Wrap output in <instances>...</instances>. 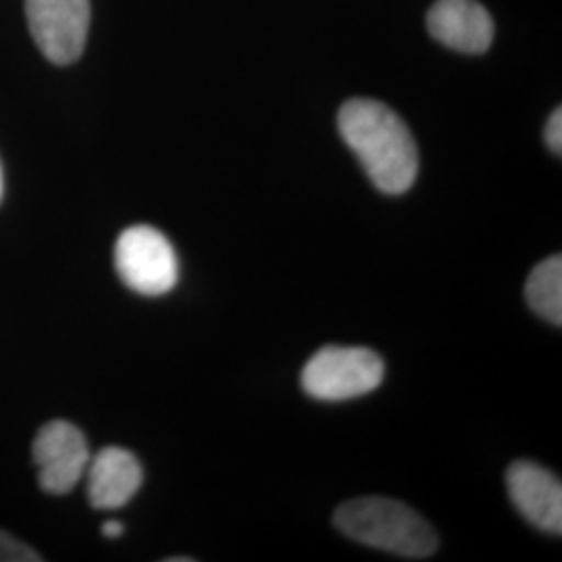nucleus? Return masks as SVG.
<instances>
[{"instance_id": "1", "label": "nucleus", "mask_w": 562, "mask_h": 562, "mask_svg": "<svg viewBox=\"0 0 562 562\" xmlns=\"http://www.w3.org/2000/svg\"><path fill=\"white\" fill-rule=\"evenodd\" d=\"M338 130L380 192L401 196L413 188L419 150L406 123L387 104L371 99L344 102Z\"/></svg>"}, {"instance_id": "2", "label": "nucleus", "mask_w": 562, "mask_h": 562, "mask_svg": "<svg viewBox=\"0 0 562 562\" xmlns=\"http://www.w3.org/2000/svg\"><path fill=\"white\" fill-rule=\"evenodd\" d=\"M334 522L346 538L411 561L434 557L440 546L434 527L419 513L392 498L348 501L336 510Z\"/></svg>"}, {"instance_id": "3", "label": "nucleus", "mask_w": 562, "mask_h": 562, "mask_svg": "<svg viewBox=\"0 0 562 562\" xmlns=\"http://www.w3.org/2000/svg\"><path fill=\"white\" fill-rule=\"evenodd\" d=\"M385 378V362L362 346H325L302 369V390L322 402H346L375 392Z\"/></svg>"}, {"instance_id": "4", "label": "nucleus", "mask_w": 562, "mask_h": 562, "mask_svg": "<svg viewBox=\"0 0 562 562\" xmlns=\"http://www.w3.org/2000/svg\"><path fill=\"white\" fill-rule=\"evenodd\" d=\"M115 269L121 281L142 296H162L180 278L176 248L150 225H134L121 232L115 244Z\"/></svg>"}, {"instance_id": "5", "label": "nucleus", "mask_w": 562, "mask_h": 562, "mask_svg": "<svg viewBox=\"0 0 562 562\" xmlns=\"http://www.w3.org/2000/svg\"><path fill=\"white\" fill-rule=\"evenodd\" d=\"M32 38L57 65L80 59L90 27V0H25Z\"/></svg>"}, {"instance_id": "6", "label": "nucleus", "mask_w": 562, "mask_h": 562, "mask_svg": "<svg viewBox=\"0 0 562 562\" xmlns=\"http://www.w3.org/2000/svg\"><path fill=\"white\" fill-rule=\"evenodd\" d=\"M32 452L42 490L55 496L69 494L81 482L90 462L86 436L74 423L60 419L42 427Z\"/></svg>"}, {"instance_id": "7", "label": "nucleus", "mask_w": 562, "mask_h": 562, "mask_svg": "<svg viewBox=\"0 0 562 562\" xmlns=\"http://www.w3.org/2000/svg\"><path fill=\"white\" fill-rule=\"evenodd\" d=\"M515 508L543 533H562V483L552 471L531 461H517L506 473Z\"/></svg>"}, {"instance_id": "8", "label": "nucleus", "mask_w": 562, "mask_h": 562, "mask_svg": "<svg viewBox=\"0 0 562 562\" xmlns=\"http://www.w3.org/2000/svg\"><path fill=\"white\" fill-rule=\"evenodd\" d=\"M436 41L464 55H482L494 41V21L477 0H436L427 13Z\"/></svg>"}, {"instance_id": "9", "label": "nucleus", "mask_w": 562, "mask_h": 562, "mask_svg": "<svg viewBox=\"0 0 562 562\" xmlns=\"http://www.w3.org/2000/svg\"><path fill=\"white\" fill-rule=\"evenodd\" d=\"M88 501L99 510H115L130 503L140 490L142 464L120 446L102 448L88 462Z\"/></svg>"}, {"instance_id": "10", "label": "nucleus", "mask_w": 562, "mask_h": 562, "mask_svg": "<svg viewBox=\"0 0 562 562\" xmlns=\"http://www.w3.org/2000/svg\"><path fill=\"white\" fill-rule=\"evenodd\" d=\"M525 296L533 313L557 327L562 325V259L552 255L533 267L525 283Z\"/></svg>"}, {"instance_id": "11", "label": "nucleus", "mask_w": 562, "mask_h": 562, "mask_svg": "<svg viewBox=\"0 0 562 562\" xmlns=\"http://www.w3.org/2000/svg\"><path fill=\"white\" fill-rule=\"evenodd\" d=\"M38 552L0 529V562H38Z\"/></svg>"}, {"instance_id": "12", "label": "nucleus", "mask_w": 562, "mask_h": 562, "mask_svg": "<svg viewBox=\"0 0 562 562\" xmlns=\"http://www.w3.org/2000/svg\"><path fill=\"white\" fill-rule=\"evenodd\" d=\"M546 142L554 155L562 153V111L557 109L546 123Z\"/></svg>"}, {"instance_id": "13", "label": "nucleus", "mask_w": 562, "mask_h": 562, "mask_svg": "<svg viewBox=\"0 0 562 562\" xmlns=\"http://www.w3.org/2000/svg\"><path fill=\"white\" fill-rule=\"evenodd\" d=\"M102 536L104 538H109V540H115V538H121L123 536V525L120 521H106L102 525Z\"/></svg>"}, {"instance_id": "14", "label": "nucleus", "mask_w": 562, "mask_h": 562, "mask_svg": "<svg viewBox=\"0 0 562 562\" xmlns=\"http://www.w3.org/2000/svg\"><path fill=\"white\" fill-rule=\"evenodd\" d=\"M0 201H2V169H0Z\"/></svg>"}]
</instances>
